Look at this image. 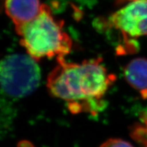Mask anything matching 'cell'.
<instances>
[{"label": "cell", "instance_id": "cell-1", "mask_svg": "<svg viewBox=\"0 0 147 147\" xmlns=\"http://www.w3.org/2000/svg\"><path fill=\"white\" fill-rule=\"evenodd\" d=\"M57 59V65L47 78L49 93L68 102L71 112L97 109L98 102L115 80V76L102 65V59L80 63L67 62L64 57Z\"/></svg>", "mask_w": 147, "mask_h": 147}, {"label": "cell", "instance_id": "cell-2", "mask_svg": "<svg viewBox=\"0 0 147 147\" xmlns=\"http://www.w3.org/2000/svg\"><path fill=\"white\" fill-rule=\"evenodd\" d=\"M63 27V22L53 16L48 5L42 4L39 14L16 31L27 54L38 61L44 57H64L70 53L72 42Z\"/></svg>", "mask_w": 147, "mask_h": 147}, {"label": "cell", "instance_id": "cell-3", "mask_svg": "<svg viewBox=\"0 0 147 147\" xmlns=\"http://www.w3.org/2000/svg\"><path fill=\"white\" fill-rule=\"evenodd\" d=\"M0 77L3 93L16 100L27 96L38 88L41 74L37 61L32 57L14 54L1 61Z\"/></svg>", "mask_w": 147, "mask_h": 147}, {"label": "cell", "instance_id": "cell-4", "mask_svg": "<svg viewBox=\"0 0 147 147\" xmlns=\"http://www.w3.org/2000/svg\"><path fill=\"white\" fill-rule=\"evenodd\" d=\"M109 21L127 37L147 36V0H126V4L114 12Z\"/></svg>", "mask_w": 147, "mask_h": 147}, {"label": "cell", "instance_id": "cell-5", "mask_svg": "<svg viewBox=\"0 0 147 147\" xmlns=\"http://www.w3.org/2000/svg\"><path fill=\"white\" fill-rule=\"evenodd\" d=\"M5 11L15 29L29 23L41 11L40 0H5Z\"/></svg>", "mask_w": 147, "mask_h": 147}, {"label": "cell", "instance_id": "cell-6", "mask_svg": "<svg viewBox=\"0 0 147 147\" xmlns=\"http://www.w3.org/2000/svg\"><path fill=\"white\" fill-rule=\"evenodd\" d=\"M126 81L130 86L147 97V59H134L126 65L124 70Z\"/></svg>", "mask_w": 147, "mask_h": 147}, {"label": "cell", "instance_id": "cell-7", "mask_svg": "<svg viewBox=\"0 0 147 147\" xmlns=\"http://www.w3.org/2000/svg\"><path fill=\"white\" fill-rule=\"evenodd\" d=\"M100 147H134L129 142L119 138H110L104 142Z\"/></svg>", "mask_w": 147, "mask_h": 147}]
</instances>
